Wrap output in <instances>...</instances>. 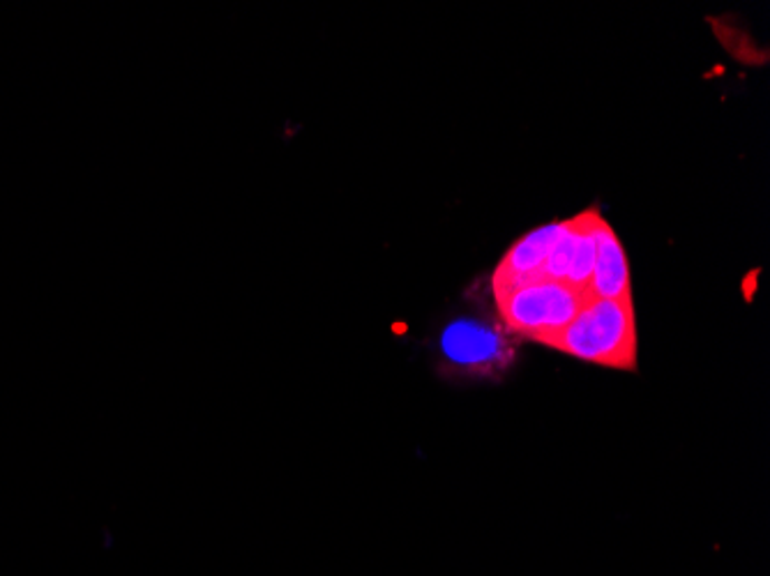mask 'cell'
Wrapping results in <instances>:
<instances>
[{
    "instance_id": "1",
    "label": "cell",
    "mask_w": 770,
    "mask_h": 576,
    "mask_svg": "<svg viewBox=\"0 0 770 576\" xmlns=\"http://www.w3.org/2000/svg\"><path fill=\"white\" fill-rule=\"evenodd\" d=\"M547 346L584 362L634 371L637 369V319H634L632 297L591 300Z\"/></svg>"
},
{
    "instance_id": "2",
    "label": "cell",
    "mask_w": 770,
    "mask_h": 576,
    "mask_svg": "<svg viewBox=\"0 0 770 576\" xmlns=\"http://www.w3.org/2000/svg\"><path fill=\"white\" fill-rule=\"evenodd\" d=\"M494 295L506 330L538 344H549L561 330L573 323L584 304L595 300L571 284L547 280L528 282Z\"/></svg>"
},
{
    "instance_id": "3",
    "label": "cell",
    "mask_w": 770,
    "mask_h": 576,
    "mask_svg": "<svg viewBox=\"0 0 770 576\" xmlns=\"http://www.w3.org/2000/svg\"><path fill=\"white\" fill-rule=\"evenodd\" d=\"M439 351L448 371L476 379L504 374L517 355L506 325L478 316L448 323L439 336Z\"/></svg>"
},
{
    "instance_id": "4",
    "label": "cell",
    "mask_w": 770,
    "mask_h": 576,
    "mask_svg": "<svg viewBox=\"0 0 770 576\" xmlns=\"http://www.w3.org/2000/svg\"><path fill=\"white\" fill-rule=\"evenodd\" d=\"M561 228H563V222H554L522 235V238L508 250V254L500 258L496 267L494 293L543 280L540 273L554 247V241L558 238Z\"/></svg>"
},
{
    "instance_id": "5",
    "label": "cell",
    "mask_w": 770,
    "mask_h": 576,
    "mask_svg": "<svg viewBox=\"0 0 770 576\" xmlns=\"http://www.w3.org/2000/svg\"><path fill=\"white\" fill-rule=\"evenodd\" d=\"M591 293L597 300H627L630 291V267L623 243L616 231L597 215L595 219V267Z\"/></svg>"
},
{
    "instance_id": "6",
    "label": "cell",
    "mask_w": 770,
    "mask_h": 576,
    "mask_svg": "<svg viewBox=\"0 0 770 576\" xmlns=\"http://www.w3.org/2000/svg\"><path fill=\"white\" fill-rule=\"evenodd\" d=\"M600 211L588 208L579 213L575 219V231H577V245H575V256L567 270L565 284H571L579 293L593 297L591 293V282H593V267H595V219Z\"/></svg>"
},
{
    "instance_id": "7",
    "label": "cell",
    "mask_w": 770,
    "mask_h": 576,
    "mask_svg": "<svg viewBox=\"0 0 770 576\" xmlns=\"http://www.w3.org/2000/svg\"><path fill=\"white\" fill-rule=\"evenodd\" d=\"M575 245H577V231H575V219H565L563 228L558 233V238L554 241V247L545 261V267L540 277L547 282H565L567 270H571L573 256H575Z\"/></svg>"
}]
</instances>
